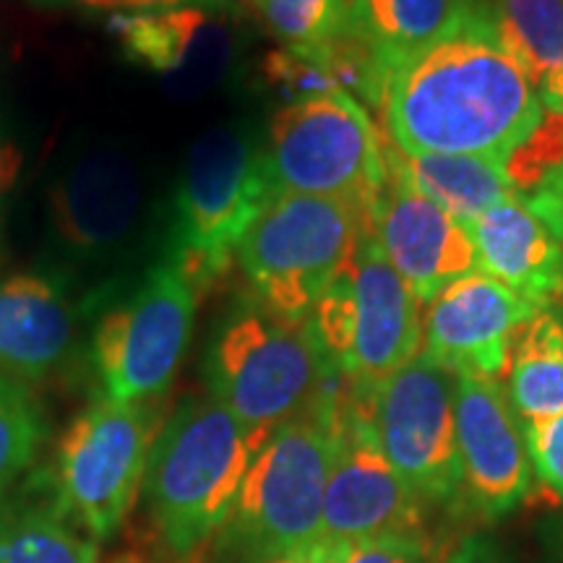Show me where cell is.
I'll use <instances>...</instances> for the list:
<instances>
[{
	"label": "cell",
	"instance_id": "9a60e30c",
	"mask_svg": "<svg viewBox=\"0 0 563 563\" xmlns=\"http://www.w3.org/2000/svg\"><path fill=\"white\" fill-rule=\"evenodd\" d=\"M422 311V355L452 373L470 371L501 378L511 342L538 311L530 300L481 269L452 282Z\"/></svg>",
	"mask_w": 563,
	"mask_h": 563
},
{
	"label": "cell",
	"instance_id": "7c38bea8",
	"mask_svg": "<svg viewBox=\"0 0 563 563\" xmlns=\"http://www.w3.org/2000/svg\"><path fill=\"white\" fill-rule=\"evenodd\" d=\"M422 506L373 431L365 389L344 378L336 446L323 493L321 538L352 545L386 532H422Z\"/></svg>",
	"mask_w": 563,
	"mask_h": 563
},
{
	"label": "cell",
	"instance_id": "e0dca14e",
	"mask_svg": "<svg viewBox=\"0 0 563 563\" xmlns=\"http://www.w3.org/2000/svg\"><path fill=\"white\" fill-rule=\"evenodd\" d=\"M79 308L53 272H16L0 279V373L40 384L68 361Z\"/></svg>",
	"mask_w": 563,
	"mask_h": 563
},
{
	"label": "cell",
	"instance_id": "44dd1931",
	"mask_svg": "<svg viewBox=\"0 0 563 563\" xmlns=\"http://www.w3.org/2000/svg\"><path fill=\"white\" fill-rule=\"evenodd\" d=\"M386 162L405 183L443 211L473 224L485 211L514 199V183L506 162L483 154H399L386 146Z\"/></svg>",
	"mask_w": 563,
	"mask_h": 563
},
{
	"label": "cell",
	"instance_id": "83f0119b",
	"mask_svg": "<svg viewBox=\"0 0 563 563\" xmlns=\"http://www.w3.org/2000/svg\"><path fill=\"white\" fill-rule=\"evenodd\" d=\"M344 563H433L422 532H386L352 543Z\"/></svg>",
	"mask_w": 563,
	"mask_h": 563
},
{
	"label": "cell",
	"instance_id": "52a82bcc",
	"mask_svg": "<svg viewBox=\"0 0 563 563\" xmlns=\"http://www.w3.org/2000/svg\"><path fill=\"white\" fill-rule=\"evenodd\" d=\"M264 152L274 194L344 201L365 217L389 183L376 125L344 89L282 104L272 115Z\"/></svg>",
	"mask_w": 563,
	"mask_h": 563
},
{
	"label": "cell",
	"instance_id": "f1b7e54d",
	"mask_svg": "<svg viewBox=\"0 0 563 563\" xmlns=\"http://www.w3.org/2000/svg\"><path fill=\"white\" fill-rule=\"evenodd\" d=\"M563 243V157L534 191L519 196Z\"/></svg>",
	"mask_w": 563,
	"mask_h": 563
},
{
	"label": "cell",
	"instance_id": "836d02e7",
	"mask_svg": "<svg viewBox=\"0 0 563 563\" xmlns=\"http://www.w3.org/2000/svg\"><path fill=\"white\" fill-rule=\"evenodd\" d=\"M180 5H201V9H217L222 0H129L125 11H159V9H180Z\"/></svg>",
	"mask_w": 563,
	"mask_h": 563
},
{
	"label": "cell",
	"instance_id": "8992f818",
	"mask_svg": "<svg viewBox=\"0 0 563 563\" xmlns=\"http://www.w3.org/2000/svg\"><path fill=\"white\" fill-rule=\"evenodd\" d=\"M365 230L368 217L350 203L277 194L238 243L235 264L258 306L302 323L347 269Z\"/></svg>",
	"mask_w": 563,
	"mask_h": 563
},
{
	"label": "cell",
	"instance_id": "4dcf8cb0",
	"mask_svg": "<svg viewBox=\"0 0 563 563\" xmlns=\"http://www.w3.org/2000/svg\"><path fill=\"white\" fill-rule=\"evenodd\" d=\"M350 545L332 543V540H316V543L298 548V551L279 555L269 563H344Z\"/></svg>",
	"mask_w": 563,
	"mask_h": 563
},
{
	"label": "cell",
	"instance_id": "3957f363",
	"mask_svg": "<svg viewBox=\"0 0 563 563\" xmlns=\"http://www.w3.org/2000/svg\"><path fill=\"white\" fill-rule=\"evenodd\" d=\"M342 389L340 376L311 410L266 435L209 548V563H269L321 540Z\"/></svg>",
	"mask_w": 563,
	"mask_h": 563
},
{
	"label": "cell",
	"instance_id": "5bb4252c",
	"mask_svg": "<svg viewBox=\"0 0 563 563\" xmlns=\"http://www.w3.org/2000/svg\"><path fill=\"white\" fill-rule=\"evenodd\" d=\"M454 412L464 498L481 517L501 519L532 488L522 420L498 378L470 371L454 373Z\"/></svg>",
	"mask_w": 563,
	"mask_h": 563
},
{
	"label": "cell",
	"instance_id": "4fadbf2b",
	"mask_svg": "<svg viewBox=\"0 0 563 563\" xmlns=\"http://www.w3.org/2000/svg\"><path fill=\"white\" fill-rule=\"evenodd\" d=\"M144 209V186L121 152L97 150L74 159L47 194V232L60 258L100 266L121 256Z\"/></svg>",
	"mask_w": 563,
	"mask_h": 563
},
{
	"label": "cell",
	"instance_id": "f546056e",
	"mask_svg": "<svg viewBox=\"0 0 563 563\" xmlns=\"http://www.w3.org/2000/svg\"><path fill=\"white\" fill-rule=\"evenodd\" d=\"M443 563H509L504 559L501 548L485 534H467L452 548Z\"/></svg>",
	"mask_w": 563,
	"mask_h": 563
},
{
	"label": "cell",
	"instance_id": "ac0fdd59",
	"mask_svg": "<svg viewBox=\"0 0 563 563\" xmlns=\"http://www.w3.org/2000/svg\"><path fill=\"white\" fill-rule=\"evenodd\" d=\"M467 228L483 274L538 308L563 300V243L519 196L488 209Z\"/></svg>",
	"mask_w": 563,
	"mask_h": 563
},
{
	"label": "cell",
	"instance_id": "277c9868",
	"mask_svg": "<svg viewBox=\"0 0 563 563\" xmlns=\"http://www.w3.org/2000/svg\"><path fill=\"white\" fill-rule=\"evenodd\" d=\"M201 371L209 397L258 435L311 410L340 378L311 321H282L251 295L214 323Z\"/></svg>",
	"mask_w": 563,
	"mask_h": 563
},
{
	"label": "cell",
	"instance_id": "7a4b0ae2",
	"mask_svg": "<svg viewBox=\"0 0 563 563\" xmlns=\"http://www.w3.org/2000/svg\"><path fill=\"white\" fill-rule=\"evenodd\" d=\"M264 441L209 394L175 407L154 435L141 485L154 538L173 563L207 559Z\"/></svg>",
	"mask_w": 563,
	"mask_h": 563
},
{
	"label": "cell",
	"instance_id": "484cf974",
	"mask_svg": "<svg viewBox=\"0 0 563 563\" xmlns=\"http://www.w3.org/2000/svg\"><path fill=\"white\" fill-rule=\"evenodd\" d=\"M274 37L285 47H323L344 34L347 0H253Z\"/></svg>",
	"mask_w": 563,
	"mask_h": 563
},
{
	"label": "cell",
	"instance_id": "2e32d148",
	"mask_svg": "<svg viewBox=\"0 0 563 563\" xmlns=\"http://www.w3.org/2000/svg\"><path fill=\"white\" fill-rule=\"evenodd\" d=\"M368 228L386 262L422 306L452 282L477 272L467 224L415 191L391 167L389 183L368 217Z\"/></svg>",
	"mask_w": 563,
	"mask_h": 563
},
{
	"label": "cell",
	"instance_id": "d6986e66",
	"mask_svg": "<svg viewBox=\"0 0 563 563\" xmlns=\"http://www.w3.org/2000/svg\"><path fill=\"white\" fill-rule=\"evenodd\" d=\"M110 32L121 40L125 58L165 76H183L191 68L203 76L230 53L228 30L201 5L118 11Z\"/></svg>",
	"mask_w": 563,
	"mask_h": 563
},
{
	"label": "cell",
	"instance_id": "cb8c5ba5",
	"mask_svg": "<svg viewBox=\"0 0 563 563\" xmlns=\"http://www.w3.org/2000/svg\"><path fill=\"white\" fill-rule=\"evenodd\" d=\"M0 563H97V543L53 506L16 504L0 511Z\"/></svg>",
	"mask_w": 563,
	"mask_h": 563
},
{
	"label": "cell",
	"instance_id": "d6a6232c",
	"mask_svg": "<svg viewBox=\"0 0 563 563\" xmlns=\"http://www.w3.org/2000/svg\"><path fill=\"white\" fill-rule=\"evenodd\" d=\"M37 9H74V11H125L129 0H32Z\"/></svg>",
	"mask_w": 563,
	"mask_h": 563
},
{
	"label": "cell",
	"instance_id": "8fae6325",
	"mask_svg": "<svg viewBox=\"0 0 563 563\" xmlns=\"http://www.w3.org/2000/svg\"><path fill=\"white\" fill-rule=\"evenodd\" d=\"M365 397L382 452L412 496L426 509H454L464 498L454 373L420 352Z\"/></svg>",
	"mask_w": 563,
	"mask_h": 563
},
{
	"label": "cell",
	"instance_id": "ffe728a7",
	"mask_svg": "<svg viewBox=\"0 0 563 563\" xmlns=\"http://www.w3.org/2000/svg\"><path fill=\"white\" fill-rule=\"evenodd\" d=\"M473 3L475 0H350L344 37L371 58L378 89L386 68L452 32Z\"/></svg>",
	"mask_w": 563,
	"mask_h": 563
},
{
	"label": "cell",
	"instance_id": "6da1fadb",
	"mask_svg": "<svg viewBox=\"0 0 563 563\" xmlns=\"http://www.w3.org/2000/svg\"><path fill=\"white\" fill-rule=\"evenodd\" d=\"M373 104L399 154H483L504 162L545 115L481 0L452 32L386 68Z\"/></svg>",
	"mask_w": 563,
	"mask_h": 563
},
{
	"label": "cell",
	"instance_id": "4316f807",
	"mask_svg": "<svg viewBox=\"0 0 563 563\" xmlns=\"http://www.w3.org/2000/svg\"><path fill=\"white\" fill-rule=\"evenodd\" d=\"M532 475L563 501V415L522 422Z\"/></svg>",
	"mask_w": 563,
	"mask_h": 563
},
{
	"label": "cell",
	"instance_id": "603a6c76",
	"mask_svg": "<svg viewBox=\"0 0 563 563\" xmlns=\"http://www.w3.org/2000/svg\"><path fill=\"white\" fill-rule=\"evenodd\" d=\"M509 402L522 422L563 415V311L538 308L514 334L509 371Z\"/></svg>",
	"mask_w": 563,
	"mask_h": 563
},
{
	"label": "cell",
	"instance_id": "30bf717a",
	"mask_svg": "<svg viewBox=\"0 0 563 563\" xmlns=\"http://www.w3.org/2000/svg\"><path fill=\"white\" fill-rule=\"evenodd\" d=\"M146 405H121L100 397L60 435L55 452L58 511L95 543L121 530L144 485L154 443Z\"/></svg>",
	"mask_w": 563,
	"mask_h": 563
},
{
	"label": "cell",
	"instance_id": "7402d4cb",
	"mask_svg": "<svg viewBox=\"0 0 563 563\" xmlns=\"http://www.w3.org/2000/svg\"><path fill=\"white\" fill-rule=\"evenodd\" d=\"M548 115H563V0H481Z\"/></svg>",
	"mask_w": 563,
	"mask_h": 563
},
{
	"label": "cell",
	"instance_id": "5b68a950",
	"mask_svg": "<svg viewBox=\"0 0 563 563\" xmlns=\"http://www.w3.org/2000/svg\"><path fill=\"white\" fill-rule=\"evenodd\" d=\"M264 139L249 125H220L196 141L173 207L167 262L196 295L230 269L238 243L274 199Z\"/></svg>",
	"mask_w": 563,
	"mask_h": 563
},
{
	"label": "cell",
	"instance_id": "9c48e42d",
	"mask_svg": "<svg viewBox=\"0 0 563 563\" xmlns=\"http://www.w3.org/2000/svg\"><path fill=\"white\" fill-rule=\"evenodd\" d=\"M199 295L170 264L154 266L100 316L89 357L102 397L146 405L170 389L191 342Z\"/></svg>",
	"mask_w": 563,
	"mask_h": 563
},
{
	"label": "cell",
	"instance_id": "ba28073f",
	"mask_svg": "<svg viewBox=\"0 0 563 563\" xmlns=\"http://www.w3.org/2000/svg\"><path fill=\"white\" fill-rule=\"evenodd\" d=\"M308 321L334 371L361 389L422 352V302L386 262L371 228Z\"/></svg>",
	"mask_w": 563,
	"mask_h": 563
},
{
	"label": "cell",
	"instance_id": "1f68e13d",
	"mask_svg": "<svg viewBox=\"0 0 563 563\" xmlns=\"http://www.w3.org/2000/svg\"><path fill=\"white\" fill-rule=\"evenodd\" d=\"M19 167H21V157L16 146H13L11 141L3 136V131H0V214H3L5 201H9L13 183H16Z\"/></svg>",
	"mask_w": 563,
	"mask_h": 563
},
{
	"label": "cell",
	"instance_id": "d4e9b609",
	"mask_svg": "<svg viewBox=\"0 0 563 563\" xmlns=\"http://www.w3.org/2000/svg\"><path fill=\"white\" fill-rule=\"evenodd\" d=\"M47 439V415L26 384L0 373V498L11 490Z\"/></svg>",
	"mask_w": 563,
	"mask_h": 563
}]
</instances>
